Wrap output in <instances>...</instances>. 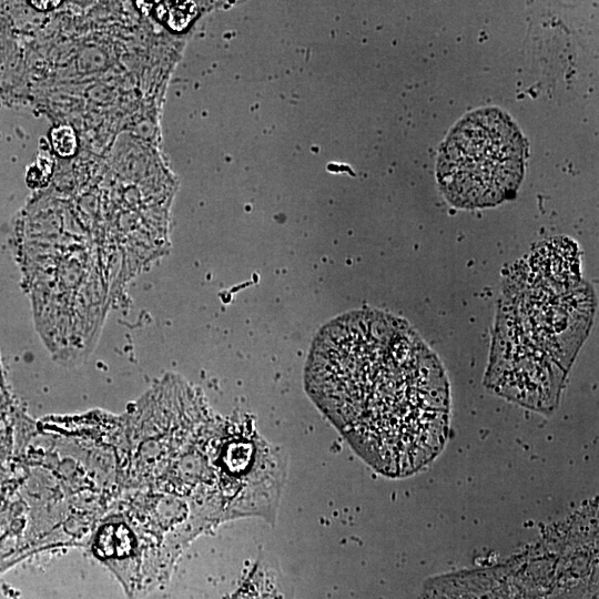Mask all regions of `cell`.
I'll list each match as a JSON object with an SVG mask.
<instances>
[{"label": "cell", "instance_id": "5", "mask_svg": "<svg viewBox=\"0 0 599 599\" xmlns=\"http://www.w3.org/2000/svg\"><path fill=\"white\" fill-rule=\"evenodd\" d=\"M33 7L39 10H49L57 7L59 5L58 2H32L30 3Z\"/></svg>", "mask_w": 599, "mask_h": 599}, {"label": "cell", "instance_id": "3", "mask_svg": "<svg viewBox=\"0 0 599 599\" xmlns=\"http://www.w3.org/2000/svg\"><path fill=\"white\" fill-rule=\"evenodd\" d=\"M156 17L172 30L181 32L186 29L197 15V7L191 2H165L150 4Z\"/></svg>", "mask_w": 599, "mask_h": 599}, {"label": "cell", "instance_id": "1", "mask_svg": "<svg viewBox=\"0 0 599 599\" xmlns=\"http://www.w3.org/2000/svg\"><path fill=\"white\" fill-rule=\"evenodd\" d=\"M306 385L352 448L384 475L419 471L444 448L449 381L402 319L357 311L327 324L312 344Z\"/></svg>", "mask_w": 599, "mask_h": 599}, {"label": "cell", "instance_id": "4", "mask_svg": "<svg viewBox=\"0 0 599 599\" xmlns=\"http://www.w3.org/2000/svg\"><path fill=\"white\" fill-rule=\"evenodd\" d=\"M53 145L58 155L70 157L75 154L77 148L76 135L69 127H60L54 130Z\"/></svg>", "mask_w": 599, "mask_h": 599}, {"label": "cell", "instance_id": "2", "mask_svg": "<svg viewBox=\"0 0 599 599\" xmlns=\"http://www.w3.org/2000/svg\"><path fill=\"white\" fill-rule=\"evenodd\" d=\"M526 150L521 131L501 110L487 108L467 115L440 152L443 195L462 209L501 205L521 186Z\"/></svg>", "mask_w": 599, "mask_h": 599}]
</instances>
